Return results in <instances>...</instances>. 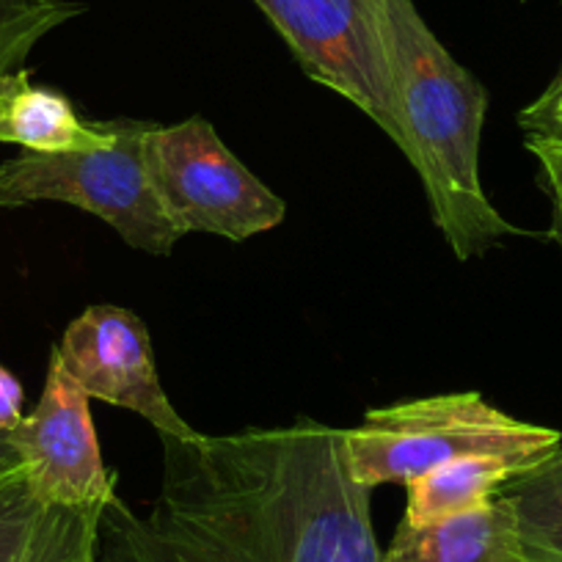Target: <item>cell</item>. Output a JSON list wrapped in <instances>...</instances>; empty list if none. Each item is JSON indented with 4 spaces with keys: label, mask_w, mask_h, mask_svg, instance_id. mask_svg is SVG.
Instances as JSON below:
<instances>
[{
    "label": "cell",
    "mask_w": 562,
    "mask_h": 562,
    "mask_svg": "<svg viewBox=\"0 0 562 562\" xmlns=\"http://www.w3.org/2000/svg\"><path fill=\"white\" fill-rule=\"evenodd\" d=\"M160 445L164 480L147 516L119 496L102 510V562H383L345 430L295 419Z\"/></svg>",
    "instance_id": "cell-1"
},
{
    "label": "cell",
    "mask_w": 562,
    "mask_h": 562,
    "mask_svg": "<svg viewBox=\"0 0 562 562\" xmlns=\"http://www.w3.org/2000/svg\"><path fill=\"white\" fill-rule=\"evenodd\" d=\"M403 155L428 193L436 229L461 262L521 235L480 180L488 91L436 40L414 0H389Z\"/></svg>",
    "instance_id": "cell-2"
},
{
    "label": "cell",
    "mask_w": 562,
    "mask_h": 562,
    "mask_svg": "<svg viewBox=\"0 0 562 562\" xmlns=\"http://www.w3.org/2000/svg\"><path fill=\"white\" fill-rule=\"evenodd\" d=\"M560 430L505 414L480 392L434 394L367 411L345 430L350 472L361 485H408L441 463L467 456L543 461L560 450Z\"/></svg>",
    "instance_id": "cell-3"
},
{
    "label": "cell",
    "mask_w": 562,
    "mask_h": 562,
    "mask_svg": "<svg viewBox=\"0 0 562 562\" xmlns=\"http://www.w3.org/2000/svg\"><path fill=\"white\" fill-rule=\"evenodd\" d=\"M153 122L113 119L108 140L83 153H23L0 164V207L61 202L105 221L127 246L166 257L182 240L166 218L147 169Z\"/></svg>",
    "instance_id": "cell-4"
},
{
    "label": "cell",
    "mask_w": 562,
    "mask_h": 562,
    "mask_svg": "<svg viewBox=\"0 0 562 562\" xmlns=\"http://www.w3.org/2000/svg\"><path fill=\"white\" fill-rule=\"evenodd\" d=\"M147 169L160 207L180 237L202 232L246 243L276 229L288 215V204L232 155L202 116L177 124L153 122Z\"/></svg>",
    "instance_id": "cell-5"
},
{
    "label": "cell",
    "mask_w": 562,
    "mask_h": 562,
    "mask_svg": "<svg viewBox=\"0 0 562 562\" xmlns=\"http://www.w3.org/2000/svg\"><path fill=\"white\" fill-rule=\"evenodd\" d=\"M315 83L337 91L403 153L389 0H254Z\"/></svg>",
    "instance_id": "cell-6"
},
{
    "label": "cell",
    "mask_w": 562,
    "mask_h": 562,
    "mask_svg": "<svg viewBox=\"0 0 562 562\" xmlns=\"http://www.w3.org/2000/svg\"><path fill=\"white\" fill-rule=\"evenodd\" d=\"M91 397L50 353L45 392L34 414L12 430L25 480L47 507L108 505L116 474L105 467L91 419Z\"/></svg>",
    "instance_id": "cell-7"
},
{
    "label": "cell",
    "mask_w": 562,
    "mask_h": 562,
    "mask_svg": "<svg viewBox=\"0 0 562 562\" xmlns=\"http://www.w3.org/2000/svg\"><path fill=\"white\" fill-rule=\"evenodd\" d=\"M53 353L91 400L138 414L158 436H196L164 392L153 337L135 312L113 304L89 306L69 323Z\"/></svg>",
    "instance_id": "cell-8"
},
{
    "label": "cell",
    "mask_w": 562,
    "mask_h": 562,
    "mask_svg": "<svg viewBox=\"0 0 562 562\" xmlns=\"http://www.w3.org/2000/svg\"><path fill=\"white\" fill-rule=\"evenodd\" d=\"M383 562H527L516 516L502 494L436 524L400 521Z\"/></svg>",
    "instance_id": "cell-9"
},
{
    "label": "cell",
    "mask_w": 562,
    "mask_h": 562,
    "mask_svg": "<svg viewBox=\"0 0 562 562\" xmlns=\"http://www.w3.org/2000/svg\"><path fill=\"white\" fill-rule=\"evenodd\" d=\"M108 135V122L80 119L67 94L34 83L29 69L0 78V144L34 155H61L102 147Z\"/></svg>",
    "instance_id": "cell-10"
},
{
    "label": "cell",
    "mask_w": 562,
    "mask_h": 562,
    "mask_svg": "<svg viewBox=\"0 0 562 562\" xmlns=\"http://www.w3.org/2000/svg\"><path fill=\"white\" fill-rule=\"evenodd\" d=\"M538 461L518 456H467L441 463L434 472L408 483V505L403 521L436 524L445 518L483 507L499 494L502 485L527 472Z\"/></svg>",
    "instance_id": "cell-11"
},
{
    "label": "cell",
    "mask_w": 562,
    "mask_h": 562,
    "mask_svg": "<svg viewBox=\"0 0 562 562\" xmlns=\"http://www.w3.org/2000/svg\"><path fill=\"white\" fill-rule=\"evenodd\" d=\"M527 562H562V447L499 488Z\"/></svg>",
    "instance_id": "cell-12"
},
{
    "label": "cell",
    "mask_w": 562,
    "mask_h": 562,
    "mask_svg": "<svg viewBox=\"0 0 562 562\" xmlns=\"http://www.w3.org/2000/svg\"><path fill=\"white\" fill-rule=\"evenodd\" d=\"M86 12L78 0H0V78L25 69L34 47Z\"/></svg>",
    "instance_id": "cell-13"
},
{
    "label": "cell",
    "mask_w": 562,
    "mask_h": 562,
    "mask_svg": "<svg viewBox=\"0 0 562 562\" xmlns=\"http://www.w3.org/2000/svg\"><path fill=\"white\" fill-rule=\"evenodd\" d=\"M105 505L45 507L23 562H72L97 538Z\"/></svg>",
    "instance_id": "cell-14"
},
{
    "label": "cell",
    "mask_w": 562,
    "mask_h": 562,
    "mask_svg": "<svg viewBox=\"0 0 562 562\" xmlns=\"http://www.w3.org/2000/svg\"><path fill=\"white\" fill-rule=\"evenodd\" d=\"M47 505L31 491L23 469L0 477V562H23Z\"/></svg>",
    "instance_id": "cell-15"
},
{
    "label": "cell",
    "mask_w": 562,
    "mask_h": 562,
    "mask_svg": "<svg viewBox=\"0 0 562 562\" xmlns=\"http://www.w3.org/2000/svg\"><path fill=\"white\" fill-rule=\"evenodd\" d=\"M524 147L540 166V186L551 199L549 237L562 248V135L529 133Z\"/></svg>",
    "instance_id": "cell-16"
},
{
    "label": "cell",
    "mask_w": 562,
    "mask_h": 562,
    "mask_svg": "<svg viewBox=\"0 0 562 562\" xmlns=\"http://www.w3.org/2000/svg\"><path fill=\"white\" fill-rule=\"evenodd\" d=\"M518 124L527 133L562 135V86H546L543 94L518 113Z\"/></svg>",
    "instance_id": "cell-17"
},
{
    "label": "cell",
    "mask_w": 562,
    "mask_h": 562,
    "mask_svg": "<svg viewBox=\"0 0 562 562\" xmlns=\"http://www.w3.org/2000/svg\"><path fill=\"white\" fill-rule=\"evenodd\" d=\"M23 419V386L7 367L0 364V430L12 434Z\"/></svg>",
    "instance_id": "cell-18"
},
{
    "label": "cell",
    "mask_w": 562,
    "mask_h": 562,
    "mask_svg": "<svg viewBox=\"0 0 562 562\" xmlns=\"http://www.w3.org/2000/svg\"><path fill=\"white\" fill-rule=\"evenodd\" d=\"M18 469H23V463H20L18 450H14L12 445V434H3V430H0V477L18 472Z\"/></svg>",
    "instance_id": "cell-19"
},
{
    "label": "cell",
    "mask_w": 562,
    "mask_h": 562,
    "mask_svg": "<svg viewBox=\"0 0 562 562\" xmlns=\"http://www.w3.org/2000/svg\"><path fill=\"white\" fill-rule=\"evenodd\" d=\"M72 562H102L100 554H97V538L91 540L89 546H83V551H80Z\"/></svg>",
    "instance_id": "cell-20"
},
{
    "label": "cell",
    "mask_w": 562,
    "mask_h": 562,
    "mask_svg": "<svg viewBox=\"0 0 562 562\" xmlns=\"http://www.w3.org/2000/svg\"><path fill=\"white\" fill-rule=\"evenodd\" d=\"M560 83H562V69H560V72H557V78L551 80V86H560Z\"/></svg>",
    "instance_id": "cell-21"
},
{
    "label": "cell",
    "mask_w": 562,
    "mask_h": 562,
    "mask_svg": "<svg viewBox=\"0 0 562 562\" xmlns=\"http://www.w3.org/2000/svg\"><path fill=\"white\" fill-rule=\"evenodd\" d=\"M549 86H551V83H549ZM560 86H562V83H560Z\"/></svg>",
    "instance_id": "cell-22"
}]
</instances>
